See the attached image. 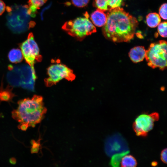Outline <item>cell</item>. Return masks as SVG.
I'll return each mask as SVG.
<instances>
[{
	"label": "cell",
	"instance_id": "obj_13",
	"mask_svg": "<svg viewBox=\"0 0 167 167\" xmlns=\"http://www.w3.org/2000/svg\"><path fill=\"white\" fill-rule=\"evenodd\" d=\"M161 18L159 14L156 13H151L146 17V22L148 26L151 28L156 27L161 23Z\"/></svg>",
	"mask_w": 167,
	"mask_h": 167
},
{
	"label": "cell",
	"instance_id": "obj_15",
	"mask_svg": "<svg viewBox=\"0 0 167 167\" xmlns=\"http://www.w3.org/2000/svg\"><path fill=\"white\" fill-rule=\"evenodd\" d=\"M121 165V166L122 167H134L137 166V162L133 156L126 154L122 158Z\"/></svg>",
	"mask_w": 167,
	"mask_h": 167
},
{
	"label": "cell",
	"instance_id": "obj_20",
	"mask_svg": "<svg viewBox=\"0 0 167 167\" xmlns=\"http://www.w3.org/2000/svg\"><path fill=\"white\" fill-rule=\"evenodd\" d=\"M89 0H71L73 4L75 6L82 7L85 6Z\"/></svg>",
	"mask_w": 167,
	"mask_h": 167
},
{
	"label": "cell",
	"instance_id": "obj_8",
	"mask_svg": "<svg viewBox=\"0 0 167 167\" xmlns=\"http://www.w3.org/2000/svg\"><path fill=\"white\" fill-rule=\"evenodd\" d=\"M159 114L153 112L148 114L145 113L140 115L136 118L133 124V129L138 136L145 137L152 130L154 122L159 119Z\"/></svg>",
	"mask_w": 167,
	"mask_h": 167
},
{
	"label": "cell",
	"instance_id": "obj_17",
	"mask_svg": "<svg viewBox=\"0 0 167 167\" xmlns=\"http://www.w3.org/2000/svg\"><path fill=\"white\" fill-rule=\"evenodd\" d=\"M166 22H163L160 23L158 26L157 30L159 35L163 37L166 38L167 37V27Z\"/></svg>",
	"mask_w": 167,
	"mask_h": 167
},
{
	"label": "cell",
	"instance_id": "obj_22",
	"mask_svg": "<svg viewBox=\"0 0 167 167\" xmlns=\"http://www.w3.org/2000/svg\"><path fill=\"white\" fill-rule=\"evenodd\" d=\"M32 146L31 149V152L32 153H37L39 149V144L38 143L34 142H32Z\"/></svg>",
	"mask_w": 167,
	"mask_h": 167
},
{
	"label": "cell",
	"instance_id": "obj_12",
	"mask_svg": "<svg viewBox=\"0 0 167 167\" xmlns=\"http://www.w3.org/2000/svg\"><path fill=\"white\" fill-rule=\"evenodd\" d=\"M90 19L94 25L101 27L105 24L107 21V15L104 11L97 9L92 13Z\"/></svg>",
	"mask_w": 167,
	"mask_h": 167
},
{
	"label": "cell",
	"instance_id": "obj_18",
	"mask_svg": "<svg viewBox=\"0 0 167 167\" xmlns=\"http://www.w3.org/2000/svg\"><path fill=\"white\" fill-rule=\"evenodd\" d=\"M13 96V94L9 90H4L0 92V100L1 101H9Z\"/></svg>",
	"mask_w": 167,
	"mask_h": 167
},
{
	"label": "cell",
	"instance_id": "obj_11",
	"mask_svg": "<svg viewBox=\"0 0 167 167\" xmlns=\"http://www.w3.org/2000/svg\"><path fill=\"white\" fill-rule=\"evenodd\" d=\"M146 50L142 46L133 47L130 50L129 56L134 63H137L143 61L145 57Z\"/></svg>",
	"mask_w": 167,
	"mask_h": 167
},
{
	"label": "cell",
	"instance_id": "obj_19",
	"mask_svg": "<svg viewBox=\"0 0 167 167\" xmlns=\"http://www.w3.org/2000/svg\"><path fill=\"white\" fill-rule=\"evenodd\" d=\"M159 15L164 19H167V4L164 3L161 5L159 10Z\"/></svg>",
	"mask_w": 167,
	"mask_h": 167
},
{
	"label": "cell",
	"instance_id": "obj_5",
	"mask_svg": "<svg viewBox=\"0 0 167 167\" xmlns=\"http://www.w3.org/2000/svg\"><path fill=\"white\" fill-rule=\"evenodd\" d=\"M167 42L164 40L150 44L146 50L145 58L148 65L164 70L167 67Z\"/></svg>",
	"mask_w": 167,
	"mask_h": 167
},
{
	"label": "cell",
	"instance_id": "obj_21",
	"mask_svg": "<svg viewBox=\"0 0 167 167\" xmlns=\"http://www.w3.org/2000/svg\"><path fill=\"white\" fill-rule=\"evenodd\" d=\"M167 149H164L161 154V159L162 161L165 163H167Z\"/></svg>",
	"mask_w": 167,
	"mask_h": 167
},
{
	"label": "cell",
	"instance_id": "obj_16",
	"mask_svg": "<svg viewBox=\"0 0 167 167\" xmlns=\"http://www.w3.org/2000/svg\"><path fill=\"white\" fill-rule=\"evenodd\" d=\"M129 152V151H127L113 155L110 161V165L113 167H119L123 157Z\"/></svg>",
	"mask_w": 167,
	"mask_h": 167
},
{
	"label": "cell",
	"instance_id": "obj_14",
	"mask_svg": "<svg viewBox=\"0 0 167 167\" xmlns=\"http://www.w3.org/2000/svg\"><path fill=\"white\" fill-rule=\"evenodd\" d=\"M10 61L12 63H17L21 62L23 59V54L21 51L19 49H12L8 54Z\"/></svg>",
	"mask_w": 167,
	"mask_h": 167
},
{
	"label": "cell",
	"instance_id": "obj_9",
	"mask_svg": "<svg viewBox=\"0 0 167 167\" xmlns=\"http://www.w3.org/2000/svg\"><path fill=\"white\" fill-rule=\"evenodd\" d=\"M128 149L126 142L119 134H115L108 138L105 142V151L109 156L127 151H128Z\"/></svg>",
	"mask_w": 167,
	"mask_h": 167
},
{
	"label": "cell",
	"instance_id": "obj_3",
	"mask_svg": "<svg viewBox=\"0 0 167 167\" xmlns=\"http://www.w3.org/2000/svg\"><path fill=\"white\" fill-rule=\"evenodd\" d=\"M9 71L6 79L8 83L14 87H21L31 91L34 90L36 79L35 71L29 66L22 64L8 66Z\"/></svg>",
	"mask_w": 167,
	"mask_h": 167
},
{
	"label": "cell",
	"instance_id": "obj_23",
	"mask_svg": "<svg viewBox=\"0 0 167 167\" xmlns=\"http://www.w3.org/2000/svg\"><path fill=\"white\" fill-rule=\"evenodd\" d=\"M6 9V5L4 2L0 0V16L4 12Z\"/></svg>",
	"mask_w": 167,
	"mask_h": 167
},
{
	"label": "cell",
	"instance_id": "obj_6",
	"mask_svg": "<svg viewBox=\"0 0 167 167\" xmlns=\"http://www.w3.org/2000/svg\"><path fill=\"white\" fill-rule=\"evenodd\" d=\"M48 77L45 79L46 86L50 87L62 79L73 80L75 78L73 71L66 65L58 62L51 64L48 68Z\"/></svg>",
	"mask_w": 167,
	"mask_h": 167
},
{
	"label": "cell",
	"instance_id": "obj_27",
	"mask_svg": "<svg viewBox=\"0 0 167 167\" xmlns=\"http://www.w3.org/2000/svg\"><path fill=\"white\" fill-rule=\"evenodd\" d=\"M40 0V1L43 2H44L45 3L47 0Z\"/></svg>",
	"mask_w": 167,
	"mask_h": 167
},
{
	"label": "cell",
	"instance_id": "obj_7",
	"mask_svg": "<svg viewBox=\"0 0 167 167\" xmlns=\"http://www.w3.org/2000/svg\"><path fill=\"white\" fill-rule=\"evenodd\" d=\"M20 46L26 61L33 70H35V63L36 61L41 62L42 57L40 54L39 48L32 33L29 34L27 39L22 42Z\"/></svg>",
	"mask_w": 167,
	"mask_h": 167
},
{
	"label": "cell",
	"instance_id": "obj_4",
	"mask_svg": "<svg viewBox=\"0 0 167 167\" xmlns=\"http://www.w3.org/2000/svg\"><path fill=\"white\" fill-rule=\"evenodd\" d=\"M87 12L84 17H79L65 22L62 27L69 35L79 40L95 32L96 30L94 25L88 19Z\"/></svg>",
	"mask_w": 167,
	"mask_h": 167
},
{
	"label": "cell",
	"instance_id": "obj_10",
	"mask_svg": "<svg viewBox=\"0 0 167 167\" xmlns=\"http://www.w3.org/2000/svg\"><path fill=\"white\" fill-rule=\"evenodd\" d=\"M122 0H95V6L103 11H109L121 6Z\"/></svg>",
	"mask_w": 167,
	"mask_h": 167
},
{
	"label": "cell",
	"instance_id": "obj_24",
	"mask_svg": "<svg viewBox=\"0 0 167 167\" xmlns=\"http://www.w3.org/2000/svg\"><path fill=\"white\" fill-rule=\"evenodd\" d=\"M28 127L27 125L24 124H20L18 126V128L19 129L24 131H26Z\"/></svg>",
	"mask_w": 167,
	"mask_h": 167
},
{
	"label": "cell",
	"instance_id": "obj_25",
	"mask_svg": "<svg viewBox=\"0 0 167 167\" xmlns=\"http://www.w3.org/2000/svg\"><path fill=\"white\" fill-rule=\"evenodd\" d=\"M10 163L12 164H15L16 163V160L14 158H12L10 160Z\"/></svg>",
	"mask_w": 167,
	"mask_h": 167
},
{
	"label": "cell",
	"instance_id": "obj_26",
	"mask_svg": "<svg viewBox=\"0 0 167 167\" xmlns=\"http://www.w3.org/2000/svg\"><path fill=\"white\" fill-rule=\"evenodd\" d=\"M157 165V163L156 162L154 161V162H152V166H155L156 165Z\"/></svg>",
	"mask_w": 167,
	"mask_h": 167
},
{
	"label": "cell",
	"instance_id": "obj_1",
	"mask_svg": "<svg viewBox=\"0 0 167 167\" xmlns=\"http://www.w3.org/2000/svg\"><path fill=\"white\" fill-rule=\"evenodd\" d=\"M103 28L105 37L115 42H128L134 37L138 25L137 19L118 7L108 11Z\"/></svg>",
	"mask_w": 167,
	"mask_h": 167
},
{
	"label": "cell",
	"instance_id": "obj_2",
	"mask_svg": "<svg viewBox=\"0 0 167 167\" xmlns=\"http://www.w3.org/2000/svg\"><path fill=\"white\" fill-rule=\"evenodd\" d=\"M17 108L12 112V117L20 123L34 127L41 122L47 111L43 98L34 95L32 98L19 101Z\"/></svg>",
	"mask_w": 167,
	"mask_h": 167
}]
</instances>
